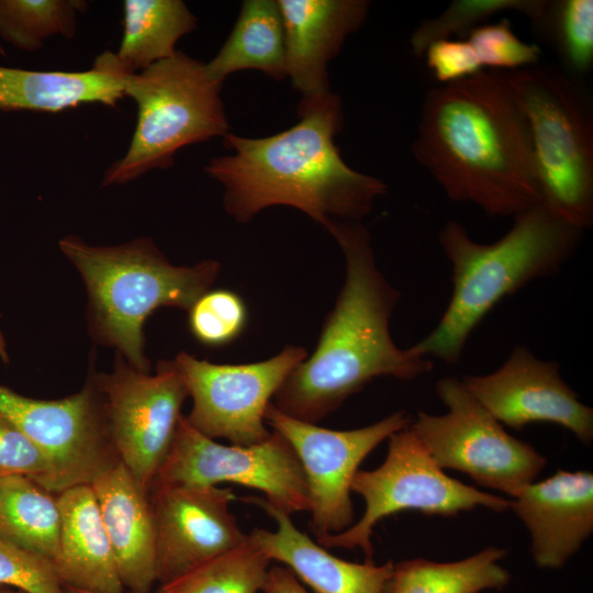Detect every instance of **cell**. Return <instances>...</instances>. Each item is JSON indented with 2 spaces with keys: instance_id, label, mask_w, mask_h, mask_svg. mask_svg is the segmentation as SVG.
<instances>
[{
  "instance_id": "6da1fadb",
  "label": "cell",
  "mask_w": 593,
  "mask_h": 593,
  "mask_svg": "<svg viewBox=\"0 0 593 593\" xmlns=\"http://www.w3.org/2000/svg\"><path fill=\"white\" fill-rule=\"evenodd\" d=\"M412 153L450 200L490 216L542 203L525 119L502 71L428 90Z\"/></svg>"
},
{
  "instance_id": "7a4b0ae2",
  "label": "cell",
  "mask_w": 593,
  "mask_h": 593,
  "mask_svg": "<svg viewBox=\"0 0 593 593\" xmlns=\"http://www.w3.org/2000/svg\"><path fill=\"white\" fill-rule=\"evenodd\" d=\"M298 115L296 124L275 135L223 137L232 154L211 159L204 170L222 184L224 210L239 223L276 205L298 209L324 228L362 222L388 187L342 158L334 141L344 123L340 99L329 92L301 101Z\"/></svg>"
},
{
  "instance_id": "3957f363",
  "label": "cell",
  "mask_w": 593,
  "mask_h": 593,
  "mask_svg": "<svg viewBox=\"0 0 593 593\" xmlns=\"http://www.w3.org/2000/svg\"><path fill=\"white\" fill-rule=\"evenodd\" d=\"M345 258V281L324 320L317 346L277 390L272 403L282 413L317 424L349 396L380 377L412 380L433 370V361L390 334L401 299L379 269L362 222L336 221L325 228Z\"/></svg>"
},
{
  "instance_id": "277c9868",
  "label": "cell",
  "mask_w": 593,
  "mask_h": 593,
  "mask_svg": "<svg viewBox=\"0 0 593 593\" xmlns=\"http://www.w3.org/2000/svg\"><path fill=\"white\" fill-rule=\"evenodd\" d=\"M499 240L480 244L456 221H448L438 242L452 267V293L436 327L411 346L418 355L454 366L469 336L504 298L533 280L558 272L575 250L582 230L542 203L513 216Z\"/></svg>"
},
{
  "instance_id": "5b68a950",
  "label": "cell",
  "mask_w": 593,
  "mask_h": 593,
  "mask_svg": "<svg viewBox=\"0 0 593 593\" xmlns=\"http://www.w3.org/2000/svg\"><path fill=\"white\" fill-rule=\"evenodd\" d=\"M58 245L85 282L93 338L115 348L143 372L150 370L143 333L147 317L161 306L189 311L211 290L221 270L216 260L175 266L145 237L116 246H91L66 235Z\"/></svg>"
},
{
  "instance_id": "8992f818",
  "label": "cell",
  "mask_w": 593,
  "mask_h": 593,
  "mask_svg": "<svg viewBox=\"0 0 593 593\" xmlns=\"http://www.w3.org/2000/svg\"><path fill=\"white\" fill-rule=\"evenodd\" d=\"M527 126L542 204L567 223H593V121L575 79L534 65L502 71Z\"/></svg>"
},
{
  "instance_id": "52a82bcc",
  "label": "cell",
  "mask_w": 593,
  "mask_h": 593,
  "mask_svg": "<svg viewBox=\"0 0 593 593\" xmlns=\"http://www.w3.org/2000/svg\"><path fill=\"white\" fill-rule=\"evenodd\" d=\"M222 85L206 64L180 51L132 74L124 94L137 108L135 131L124 156L105 170L102 184H124L167 169L182 147L226 136Z\"/></svg>"
},
{
  "instance_id": "ba28073f",
  "label": "cell",
  "mask_w": 593,
  "mask_h": 593,
  "mask_svg": "<svg viewBox=\"0 0 593 593\" xmlns=\"http://www.w3.org/2000/svg\"><path fill=\"white\" fill-rule=\"evenodd\" d=\"M351 492L365 501L361 518L342 533L317 538V542L326 549L360 548L367 561H372L373 527L391 514L414 510L454 516L478 506L502 512L510 505L502 496L447 475L409 427L389 437L387 457L378 468L357 471Z\"/></svg>"
},
{
  "instance_id": "9c48e42d",
  "label": "cell",
  "mask_w": 593,
  "mask_h": 593,
  "mask_svg": "<svg viewBox=\"0 0 593 593\" xmlns=\"http://www.w3.org/2000/svg\"><path fill=\"white\" fill-rule=\"evenodd\" d=\"M436 393L448 412H418L409 429L439 468L467 473L477 483L512 497L534 482L546 458L504 430L457 378H443Z\"/></svg>"
},
{
  "instance_id": "30bf717a",
  "label": "cell",
  "mask_w": 593,
  "mask_h": 593,
  "mask_svg": "<svg viewBox=\"0 0 593 593\" xmlns=\"http://www.w3.org/2000/svg\"><path fill=\"white\" fill-rule=\"evenodd\" d=\"M120 461L148 493L174 443L189 396L176 362L161 360L155 374L116 353L110 373L92 372Z\"/></svg>"
},
{
  "instance_id": "8fae6325",
  "label": "cell",
  "mask_w": 593,
  "mask_h": 593,
  "mask_svg": "<svg viewBox=\"0 0 593 593\" xmlns=\"http://www.w3.org/2000/svg\"><path fill=\"white\" fill-rule=\"evenodd\" d=\"M154 483H234L262 492L269 504L289 515L310 512L301 463L291 445L275 430L256 445H223L198 432L182 415Z\"/></svg>"
},
{
  "instance_id": "7c38bea8",
  "label": "cell",
  "mask_w": 593,
  "mask_h": 593,
  "mask_svg": "<svg viewBox=\"0 0 593 593\" xmlns=\"http://www.w3.org/2000/svg\"><path fill=\"white\" fill-rule=\"evenodd\" d=\"M301 346H286L276 356L250 363L221 365L180 351L174 361L192 399L187 419L212 439L251 446L266 440L265 413L291 371L307 357Z\"/></svg>"
},
{
  "instance_id": "4fadbf2b",
  "label": "cell",
  "mask_w": 593,
  "mask_h": 593,
  "mask_svg": "<svg viewBox=\"0 0 593 593\" xmlns=\"http://www.w3.org/2000/svg\"><path fill=\"white\" fill-rule=\"evenodd\" d=\"M265 422L291 445L301 463L311 530L322 538L354 524L351 482L360 463L384 439L409 427L412 418L402 410L368 426L335 430L293 418L271 402Z\"/></svg>"
},
{
  "instance_id": "5bb4252c",
  "label": "cell",
  "mask_w": 593,
  "mask_h": 593,
  "mask_svg": "<svg viewBox=\"0 0 593 593\" xmlns=\"http://www.w3.org/2000/svg\"><path fill=\"white\" fill-rule=\"evenodd\" d=\"M0 413L49 458L57 494L91 484L120 462L91 376L81 390L58 400L27 398L0 384Z\"/></svg>"
},
{
  "instance_id": "9a60e30c",
  "label": "cell",
  "mask_w": 593,
  "mask_h": 593,
  "mask_svg": "<svg viewBox=\"0 0 593 593\" xmlns=\"http://www.w3.org/2000/svg\"><path fill=\"white\" fill-rule=\"evenodd\" d=\"M157 585L240 545L247 535L230 506V488L154 483L148 491Z\"/></svg>"
},
{
  "instance_id": "2e32d148",
  "label": "cell",
  "mask_w": 593,
  "mask_h": 593,
  "mask_svg": "<svg viewBox=\"0 0 593 593\" xmlns=\"http://www.w3.org/2000/svg\"><path fill=\"white\" fill-rule=\"evenodd\" d=\"M468 392L500 423L523 429L536 422L558 424L585 445L593 439V410L563 381L556 361L516 346L495 371L461 379Z\"/></svg>"
},
{
  "instance_id": "e0dca14e",
  "label": "cell",
  "mask_w": 593,
  "mask_h": 593,
  "mask_svg": "<svg viewBox=\"0 0 593 593\" xmlns=\"http://www.w3.org/2000/svg\"><path fill=\"white\" fill-rule=\"evenodd\" d=\"M508 508L530 533L535 563L560 568L593 530V474L558 470L523 488Z\"/></svg>"
},
{
  "instance_id": "ac0fdd59",
  "label": "cell",
  "mask_w": 593,
  "mask_h": 593,
  "mask_svg": "<svg viewBox=\"0 0 593 593\" xmlns=\"http://www.w3.org/2000/svg\"><path fill=\"white\" fill-rule=\"evenodd\" d=\"M284 31L286 77L309 101L331 92L327 66L367 19L366 0H277Z\"/></svg>"
},
{
  "instance_id": "d6986e66",
  "label": "cell",
  "mask_w": 593,
  "mask_h": 593,
  "mask_svg": "<svg viewBox=\"0 0 593 593\" xmlns=\"http://www.w3.org/2000/svg\"><path fill=\"white\" fill-rule=\"evenodd\" d=\"M276 522L275 530L255 528L248 539L271 561L280 562L314 593H383L393 562L376 564L340 559L299 530L291 515L264 497L247 496Z\"/></svg>"
},
{
  "instance_id": "ffe728a7",
  "label": "cell",
  "mask_w": 593,
  "mask_h": 593,
  "mask_svg": "<svg viewBox=\"0 0 593 593\" xmlns=\"http://www.w3.org/2000/svg\"><path fill=\"white\" fill-rule=\"evenodd\" d=\"M124 590L157 585L155 534L148 493L120 461L91 484Z\"/></svg>"
},
{
  "instance_id": "44dd1931",
  "label": "cell",
  "mask_w": 593,
  "mask_h": 593,
  "mask_svg": "<svg viewBox=\"0 0 593 593\" xmlns=\"http://www.w3.org/2000/svg\"><path fill=\"white\" fill-rule=\"evenodd\" d=\"M115 53L104 51L83 71H43L0 65V110L60 112L81 104L115 107L130 76Z\"/></svg>"
},
{
  "instance_id": "7402d4cb",
  "label": "cell",
  "mask_w": 593,
  "mask_h": 593,
  "mask_svg": "<svg viewBox=\"0 0 593 593\" xmlns=\"http://www.w3.org/2000/svg\"><path fill=\"white\" fill-rule=\"evenodd\" d=\"M59 548L54 568L66 589L124 593L113 550L90 484L57 494Z\"/></svg>"
},
{
  "instance_id": "603a6c76",
  "label": "cell",
  "mask_w": 593,
  "mask_h": 593,
  "mask_svg": "<svg viewBox=\"0 0 593 593\" xmlns=\"http://www.w3.org/2000/svg\"><path fill=\"white\" fill-rule=\"evenodd\" d=\"M284 31L278 1L246 0L237 21L215 57L206 64L216 80L255 69L280 80L286 77Z\"/></svg>"
},
{
  "instance_id": "cb8c5ba5",
  "label": "cell",
  "mask_w": 593,
  "mask_h": 593,
  "mask_svg": "<svg viewBox=\"0 0 593 593\" xmlns=\"http://www.w3.org/2000/svg\"><path fill=\"white\" fill-rule=\"evenodd\" d=\"M59 532L57 494L27 477L0 478V540L41 556L54 566Z\"/></svg>"
},
{
  "instance_id": "d4e9b609",
  "label": "cell",
  "mask_w": 593,
  "mask_h": 593,
  "mask_svg": "<svg viewBox=\"0 0 593 593\" xmlns=\"http://www.w3.org/2000/svg\"><path fill=\"white\" fill-rule=\"evenodd\" d=\"M195 26V16L181 0H125L123 36L115 54L136 74L176 54L177 42Z\"/></svg>"
},
{
  "instance_id": "484cf974",
  "label": "cell",
  "mask_w": 593,
  "mask_h": 593,
  "mask_svg": "<svg viewBox=\"0 0 593 593\" xmlns=\"http://www.w3.org/2000/svg\"><path fill=\"white\" fill-rule=\"evenodd\" d=\"M504 549L489 547L454 562L412 559L393 563L383 593H480L501 590L510 573L499 564Z\"/></svg>"
},
{
  "instance_id": "4316f807",
  "label": "cell",
  "mask_w": 593,
  "mask_h": 593,
  "mask_svg": "<svg viewBox=\"0 0 593 593\" xmlns=\"http://www.w3.org/2000/svg\"><path fill=\"white\" fill-rule=\"evenodd\" d=\"M271 561L249 539L150 593H262Z\"/></svg>"
},
{
  "instance_id": "83f0119b",
  "label": "cell",
  "mask_w": 593,
  "mask_h": 593,
  "mask_svg": "<svg viewBox=\"0 0 593 593\" xmlns=\"http://www.w3.org/2000/svg\"><path fill=\"white\" fill-rule=\"evenodd\" d=\"M82 0H0V37L25 52L41 49L53 36L72 38Z\"/></svg>"
},
{
  "instance_id": "f1b7e54d",
  "label": "cell",
  "mask_w": 593,
  "mask_h": 593,
  "mask_svg": "<svg viewBox=\"0 0 593 593\" xmlns=\"http://www.w3.org/2000/svg\"><path fill=\"white\" fill-rule=\"evenodd\" d=\"M547 4L548 0H455L439 15L418 24L410 38L411 49L415 56H423L434 42L466 35L501 12L524 14L536 29Z\"/></svg>"
},
{
  "instance_id": "f546056e",
  "label": "cell",
  "mask_w": 593,
  "mask_h": 593,
  "mask_svg": "<svg viewBox=\"0 0 593 593\" xmlns=\"http://www.w3.org/2000/svg\"><path fill=\"white\" fill-rule=\"evenodd\" d=\"M553 45L569 76H585L593 65V1H549L536 27Z\"/></svg>"
},
{
  "instance_id": "4dcf8cb0",
  "label": "cell",
  "mask_w": 593,
  "mask_h": 593,
  "mask_svg": "<svg viewBox=\"0 0 593 593\" xmlns=\"http://www.w3.org/2000/svg\"><path fill=\"white\" fill-rule=\"evenodd\" d=\"M188 312L191 334L210 347L224 346L236 339L247 322L244 301L230 290H209Z\"/></svg>"
},
{
  "instance_id": "1f68e13d",
  "label": "cell",
  "mask_w": 593,
  "mask_h": 593,
  "mask_svg": "<svg viewBox=\"0 0 593 593\" xmlns=\"http://www.w3.org/2000/svg\"><path fill=\"white\" fill-rule=\"evenodd\" d=\"M467 35L482 69L488 67L495 71H513L539 63L540 48L522 41L506 18L495 23L481 24Z\"/></svg>"
},
{
  "instance_id": "d6a6232c",
  "label": "cell",
  "mask_w": 593,
  "mask_h": 593,
  "mask_svg": "<svg viewBox=\"0 0 593 593\" xmlns=\"http://www.w3.org/2000/svg\"><path fill=\"white\" fill-rule=\"evenodd\" d=\"M23 475L57 494L49 458L9 418L0 413V478Z\"/></svg>"
},
{
  "instance_id": "836d02e7",
  "label": "cell",
  "mask_w": 593,
  "mask_h": 593,
  "mask_svg": "<svg viewBox=\"0 0 593 593\" xmlns=\"http://www.w3.org/2000/svg\"><path fill=\"white\" fill-rule=\"evenodd\" d=\"M0 586L25 593H68L51 561L2 540Z\"/></svg>"
},
{
  "instance_id": "e575fe53",
  "label": "cell",
  "mask_w": 593,
  "mask_h": 593,
  "mask_svg": "<svg viewBox=\"0 0 593 593\" xmlns=\"http://www.w3.org/2000/svg\"><path fill=\"white\" fill-rule=\"evenodd\" d=\"M424 55L427 67L441 85L469 78L483 70L467 40L445 38L434 42Z\"/></svg>"
},
{
  "instance_id": "d590c367",
  "label": "cell",
  "mask_w": 593,
  "mask_h": 593,
  "mask_svg": "<svg viewBox=\"0 0 593 593\" xmlns=\"http://www.w3.org/2000/svg\"><path fill=\"white\" fill-rule=\"evenodd\" d=\"M262 593H311L284 566L270 567Z\"/></svg>"
},
{
  "instance_id": "8d00e7d4",
  "label": "cell",
  "mask_w": 593,
  "mask_h": 593,
  "mask_svg": "<svg viewBox=\"0 0 593 593\" xmlns=\"http://www.w3.org/2000/svg\"><path fill=\"white\" fill-rule=\"evenodd\" d=\"M0 358L4 361V362H8L9 361V355H8V350H7V344H5V339L0 331Z\"/></svg>"
},
{
  "instance_id": "74e56055",
  "label": "cell",
  "mask_w": 593,
  "mask_h": 593,
  "mask_svg": "<svg viewBox=\"0 0 593 593\" xmlns=\"http://www.w3.org/2000/svg\"><path fill=\"white\" fill-rule=\"evenodd\" d=\"M0 593H25V592L13 589V588L0 586Z\"/></svg>"
},
{
  "instance_id": "f35d334b",
  "label": "cell",
  "mask_w": 593,
  "mask_h": 593,
  "mask_svg": "<svg viewBox=\"0 0 593 593\" xmlns=\"http://www.w3.org/2000/svg\"><path fill=\"white\" fill-rule=\"evenodd\" d=\"M68 593H90L86 591L75 590V589H67Z\"/></svg>"
}]
</instances>
